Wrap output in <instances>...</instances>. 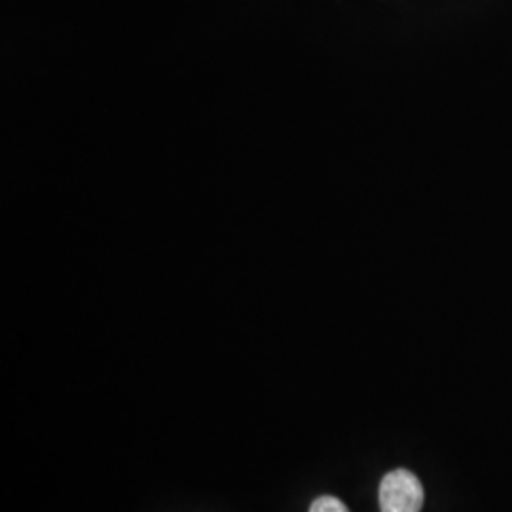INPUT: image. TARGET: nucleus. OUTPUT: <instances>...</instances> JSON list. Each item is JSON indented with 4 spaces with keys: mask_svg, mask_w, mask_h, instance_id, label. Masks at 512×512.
<instances>
[{
    "mask_svg": "<svg viewBox=\"0 0 512 512\" xmlns=\"http://www.w3.org/2000/svg\"><path fill=\"white\" fill-rule=\"evenodd\" d=\"M423 507V486L420 478L406 471L395 469L380 482V511L420 512Z\"/></svg>",
    "mask_w": 512,
    "mask_h": 512,
    "instance_id": "1",
    "label": "nucleus"
},
{
    "mask_svg": "<svg viewBox=\"0 0 512 512\" xmlns=\"http://www.w3.org/2000/svg\"><path fill=\"white\" fill-rule=\"evenodd\" d=\"M310 512H349V509L338 497L321 495L311 503Z\"/></svg>",
    "mask_w": 512,
    "mask_h": 512,
    "instance_id": "2",
    "label": "nucleus"
}]
</instances>
